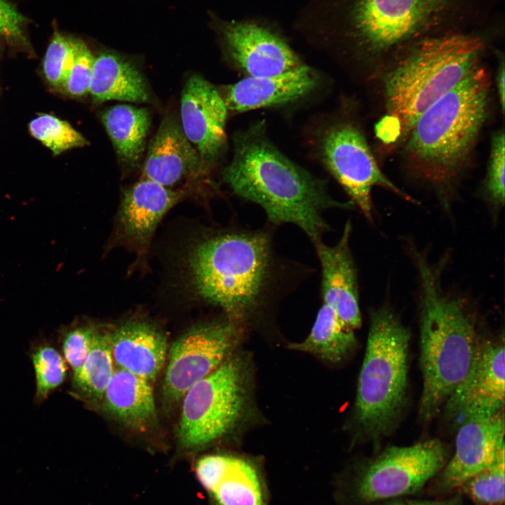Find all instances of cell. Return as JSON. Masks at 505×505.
Returning <instances> with one entry per match:
<instances>
[{
  "label": "cell",
  "instance_id": "obj_1",
  "mask_svg": "<svg viewBox=\"0 0 505 505\" xmlns=\"http://www.w3.org/2000/svg\"><path fill=\"white\" fill-rule=\"evenodd\" d=\"M315 28L358 61L387 60L418 40L480 31L497 0H318Z\"/></svg>",
  "mask_w": 505,
  "mask_h": 505
},
{
  "label": "cell",
  "instance_id": "obj_2",
  "mask_svg": "<svg viewBox=\"0 0 505 505\" xmlns=\"http://www.w3.org/2000/svg\"><path fill=\"white\" fill-rule=\"evenodd\" d=\"M490 29L427 37L388 60L383 79L385 112L375 125L382 144L403 143L417 119L480 66Z\"/></svg>",
  "mask_w": 505,
  "mask_h": 505
},
{
  "label": "cell",
  "instance_id": "obj_3",
  "mask_svg": "<svg viewBox=\"0 0 505 505\" xmlns=\"http://www.w3.org/2000/svg\"><path fill=\"white\" fill-rule=\"evenodd\" d=\"M222 180L238 196L263 208L275 224L299 227L314 242L327 229L323 212L349 208L328 194L325 182L294 163L270 140L264 121L238 132Z\"/></svg>",
  "mask_w": 505,
  "mask_h": 505
},
{
  "label": "cell",
  "instance_id": "obj_4",
  "mask_svg": "<svg viewBox=\"0 0 505 505\" xmlns=\"http://www.w3.org/2000/svg\"><path fill=\"white\" fill-rule=\"evenodd\" d=\"M490 92L488 73L480 65L417 119L403 142L409 171L443 200L471 159L487 119Z\"/></svg>",
  "mask_w": 505,
  "mask_h": 505
},
{
  "label": "cell",
  "instance_id": "obj_5",
  "mask_svg": "<svg viewBox=\"0 0 505 505\" xmlns=\"http://www.w3.org/2000/svg\"><path fill=\"white\" fill-rule=\"evenodd\" d=\"M414 258L421 286L419 415L429 421L467 375L480 343L463 299L443 290L438 268L422 255Z\"/></svg>",
  "mask_w": 505,
  "mask_h": 505
},
{
  "label": "cell",
  "instance_id": "obj_6",
  "mask_svg": "<svg viewBox=\"0 0 505 505\" xmlns=\"http://www.w3.org/2000/svg\"><path fill=\"white\" fill-rule=\"evenodd\" d=\"M187 266L196 294L239 320L256 307L268 283L269 240L259 232L210 236L191 249Z\"/></svg>",
  "mask_w": 505,
  "mask_h": 505
},
{
  "label": "cell",
  "instance_id": "obj_7",
  "mask_svg": "<svg viewBox=\"0 0 505 505\" xmlns=\"http://www.w3.org/2000/svg\"><path fill=\"white\" fill-rule=\"evenodd\" d=\"M410 335L388 307L371 314L354 406V419L370 439L386 436L404 408Z\"/></svg>",
  "mask_w": 505,
  "mask_h": 505
},
{
  "label": "cell",
  "instance_id": "obj_8",
  "mask_svg": "<svg viewBox=\"0 0 505 505\" xmlns=\"http://www.w3.org/2000/svg\"><path fill=\"white\" fill-rule=\"evenodd\" d=\"M247 370L229 356L185 393L178 430L181 445L197 449L229 433L243 418L248 405Z\"/></svg>",
  "mask_w": 505,
  "mask_h": 505
},
{
  "label": "cell",
  "instance_id": "obj_9",
  "mask_svg": "<svg viewBox=\"0 0 505 505\" xmlns=\"http://www.w3.org/2000/svg\"><path fill=\"white\" fill-rule=\"evenodd\" d=\"M317 147L322 163L369 221H372L375 187L415 201L382 172L362 130L352 120L339 119L328 124L318 135Z\"/></svg>",
  "mask_w": 505,
  "mask_h": 505
},
{
  "label": "cell",
  "instance_id": "obj_10",
  "mask_svg": "<svg viewBox=\"0 0 505 505\" xmlns=\"http://www.w3.org/2000/svg\"><path fill=\"white\" fill-rule=\"evenodd\" d=\"M445 457L436 439L388 447L361 470L356 494L370 503L415 493L443 469Z\"/></svg>",
  "mask_w": 505,
  "mask_h": 505
},
{
  "label": "cell",
  "instance_id": "obj_11",
  "mask_svg": "<svg viewBox=\"0 0 505 505\" xmlns=\"http://www.w3.org/2000/svg\"><path fill=\"white\" fill-rule=\"evenodd\" d=\"M236 321H215L190 329L171 346L163 382L170 401L182 399L195 383L216 370L228 357L238 337Z\"/></svg>",
  "mask_w": 505,
  "mask_h": 505
},
{
  "label": "cell",
  "instance_id": "obj_12",
  "mask_svg": "<svg viewBox=\"0 0 505 505\" xmlns=\"http://www.w3.org/2000/svg\"><path fill=\"white\" fill-rule=\"evenodd\" d=\"M218 34L225 55L246 77H264L295 69L304 63L284 36L255 19L222 21Z\"/></svg>",
  "mask_w": 505,
  "mask_h": 505
},
{
  "label": "cell",
  "instance_id": "obj_13",
  "mask_svg": "<svg viewBox=\"0 0 505 505\" xmlns=\"http://www.w3.org/2000/svg\"><path fill=\"white\" fill-rule=\"evenodd\" d=\"M225 102L212 83L198 74L190 76L181 93L180 125L208 165L218 161L227 147Z\"/></svg>",
  "mask_w": 505,
  "mask_h": 505
},
{
  "label": "cell",
  "instance_id": "obj_14",
  "mask_svg": "<svg viewBox=\"0 0 505 505\" xmlns=\"http://www.w3.org/2000/svg\"><path fill=\"white\" fill-rule=\"evenodd\" d=\"M504 355L503 342L480 344L471 368L445 403L450 417L463 421L473 417L492 415L502 410Z\"/></svg>",
  "mask_w": 505,
  "mask_h": 505
},
{
  "label": "cell",
  "instance_id": "obj_15",
  "mask_svg": "<svg viewBox=\"0 0 505 505\" xmlns=\"http://www.w3.org/2000/svg\"><path fill=\"white\" fill-rule=\"evenodd\" d=\"M504 448V417L501 410L463 420L457 433L454 454L438 478L439 488H458L491 464Z\"/></svg>",
  "mask_w": 505,
  "mask_h": 505
},
{
  "label": "cell",
  "instance_id": "obj_16",
  "mask_svg": "<svg viewBox=\"0 0 505 505\" xmlns=\"http://www.w3.org/2000/svg\"><path fill=\"white\" fill-rule=\"evenodd\" d=\"M208 164L185 136L171 114L163 119L150 141L143 166V177L164 187L196 180L207 173Z\"/></svg>",
  "mask_w": 505,
  "mask_h": 505
},
{
  "label": "cell",
  "instance_id": "obj_17",
  "mask_svg": "<svg viewBox=\"0 0 505 505\" xmlns=\"http://www.w3.org/2000/svg\"><path fill=\"white\" fill-rule=\"evenodd\" d=\"M319 78L306 64L280 74L245 77L225 87L222 95L227 110L244 112L297 101L312 93Z\"/></svg>",
  "mask_w": 505,
  "mask_h": 505
},
{
  "label": "cell",
  "instance_id": "obj_18",
  "mask_svg": "<svg viewBox=\"0 0 505 505\" xmlns=\"http://www.w3.org/2000/svg\"><path fill=\"white\" fill-rule=\"evenodd\" d=\"M351 225L345 224L334 245L315 241L322 270L323 304L331 307L341 321L354 330L361 323L357 274L349 248Z\"/></svg>",
  "mask_w": 505,
  "mask_h": 505
},
{
  "label": "cell",
  "instance_id": "obj_19",
  "mask_svg": "<svg viewBox=\"0 0 505 505\" xmlns=\"http://www.w3.org/2000/svg\"><path fill=\"white\" fill-rule=\"evenodd\" d=\"M186 195L143 177L126 190L119 212L124 236L140 245L151 240L162 217Z\"/></svg>",
  "mask_w": 505,
  "mask_h": 505
},
{
  "label": "cell",
  "instance_id": "obj_20",
  "mask_svg": "<svg viewBox=\"0 0 505 505\" xmlns=\"http://www.w3.org/2000/svg\"><path fill=\"white\" fill-rule=\"evenodd\" d=\"M114 363L148 381L161 371L167 354V338L150 323L127 322L109 333Z\"/></svg>",
  "mask_w": 505,
  "mask_h": 505
},
{
  "label": "cell",
  "instance_id": "obj_21",
  "mask_svg": "<svg viewBox=\"0 0 505 505\" xmlns=\"http://www.w3.org/2000/svg\"><path fill=\"white\" fill-rule=\"evenodd\" d=\"M102 403L108 415L133 429L146 431L156 421L149 381L123 369L115 370Z\"/></svg>",
  "mask_w": 505,
  "mask_h": 505
},
{
  "label": "cell",
  "instance_id": "obj_22",
  "mask_svg": "<svg viewBox=\"0 0 505 505\" xmlns=\"http://www.w3.org/2000/svg\"><path fill=\"white\" fill-rule=\"evenodd\" d=\"M89 93L95 103L120 100L135 103L150 102L144 78L130 62L113 53L95 58Z\"/></svg>",
  "mask_w": 505,
  "mask_h": 505
},
{
  "label": "cell",
  "instance_id": "obj_23",
  "mask_svg": "<svg viewBox=\"0 0 505 505\" xmlns=\"http://www.w3.org/2000/svg\"><path fill=\"white\" fill-rule=\"evenodd\" d=\"M102 123L119 159L135 166L142 159L151 126L147 109L116 105L105 109Z\"/></svg>",
  "mask_w": 505,
  "mask_h": 505
},
{
  "label": "cell",
  "instance_id": "obj_24",
  "mask_svg": "<svg viewBox=\"0 0 505 505\" xmlns=\"http://www.w3.org/2000/svg\"><path fill=\"white\" fill-rule=\"evenodd\" d=\"M354 330L346 326L330 306L323 304L307 337L291 343V349L312 354L330 363L342 361L356 345Z\"/></svg>",
  "mask_w": 505,
  "mask_h": 505
},
{
  "label": "cell",
  "instance_id": "obj_25",
  "mask_svg": "<svg viewBox=\"0 0 505 505\" xmlns=\"http://www.w3.org/2000/svg\"><path fill=\"white\" fill-rule=\"evenodd\" d=\"M114 371L109 332L97 330L84 363L72 375L71 393L92 405L102 402Z\"/></svg>",
  "mask_w": 505,
  "mask_h": 505
},
{
  "label": "cell",
  "instance_id": "obj_26",
  "mask_svg": "<svg viewBox=\"0 0 505 505\" xmlns=\"http://www.w3.org/2000/svg\"><path fill=\"white\" fill-rule=\"evenodd\" d=\"M212 494L219 505H265L257 468L238 457L232 456L225 476Z\"/></svg>",
  "mask_w": 505,
  "mask_h": 505
},
{
  "label": "cell",
  "instance_id": "obj_27",
  "mask_svg": "<svg viewBox=\"0 0 505 505\" xmlns=\"http://www.w3.org/2000/svg\"><path fill=\"white\" fill-rule=\"evenodd\" d=\"M504 448L487 466L466 480L458 489L476 505H503L505 497Z\"/></svg>",
  "mask_w": 505,
  "mask_h": 505
},
{
  "label": "cell",
  "instance_id": "obj_28",
  "mask_svg": "<svg viewBox=\"0 0 505 505\" xmlns=\"http://www.w3.org/2000/svg\"><path fill=\"white\" fill-rule=\"evenodd\" d=\"M31 358L36 376L34 400L41 403L64 382L67 368L61 354L48 344L35 347Z\"/></svg>",
  "mask_w": 505,
  "mask_h": 505
},
{
  "label": "cell",
  "instance_id": "obj_29",
  "mask_svg": "<svg viewBox=\"0 0 505 505\" xmlns=\"http://www.w3.org/2000/svg\"><path fill=\"white\" fill-rule=\"evenodd\" d=\"M29 128L32 135L55 155L88 144L87 140L68 122L50 114H42L35 118L29 123Z\"/></svg>",
  "mask_w": 505,
  "mask_h": 505
},
{
  "label": "cell",
  "instance_id": "obj_30",
  "mask_svg": "<svg viewBox=\"0 0 505 505\" xmlns=\"http://www.w3.org/2000/svg\"><path fill=\"white\" fill-rule=\"evenodd\" d=\"M75 57V39H67L57 32L49 43L44 60L43 73L54 88L62 89Z\"/></svg>",
  "mask_w": 505,
  "mask_h": 505
},
{
  "label": "cell",
  "instance_id": "obj_31",
  "mask_svg": "<svg viewBox=\"0 0 505 505\" xmlns=\"http://www.w3.org/2000/svg\"><path fill=\"white\" fill-rule=\"evenodd\" d=\"M97 330L91 325H73L64 330L61 335L64 358L71 367L73 375L84 363Z\"/></svg>",
  "mask_w": 505,
  "mask_h": 505
},
{
  "label": "cell",
  "instance_id": "obj_32",
  "mask_svg": "<svg viewBox=\"0 0 505 505\" xmlns=\"http://www.w3.org/2000/svg\"><path fill=\"white\" fill-rule=\"evenodd\" d=\"M505 140L504 130L495 133L491 140V149L485 180V189L492 203L497 207L504 203Z\"/></svg>",
  "mask_w": 505,
  "mask_h": 505
},
{
  "label": "cell",
  "instance_id": "obj_33",
  "mask_svg": "<svg viewBox=\"0 0 505 505\" xmlns=\"http://www.w3.org/2000/svg\"><path fill=\"white\" fill-rule=\"evenodd\" d=\"M95 57L81 40L75 39V57L62 88L67 94L79 97L89 93Z\"/></svg>",
  "mask_w": 505,
  "mask_h": 505
},
{
  "label": "cell",
  "instance_id": "obj_34",
  "mask_svg": "<svg viewBox=\"0 0 505 505\" xmlns=\"http://www.w3.org/2000/svg\"><path fill=\"white\" fill-rule=\"evenodd\" d=\"M232 456L211 454L201 457L196 464V473L202 485L210 492L218 486L231 464Z\"/></svg>",
  "mask_w": 505,
  "mask_h": 505
},
{
  "label": "cell",
  "instance_id": "obj_35",
  "mask_svg": "<svg viewBox=\"0 0 505 505\" xmlns=\"http://www.w3.org/2000/svg\"><path fill=\"white\" fill-rule=\"evenodd\" d=\"M24 17L6 0H0V35L11 42L24 41Z\"/></svg>",
  "mask_w": 505,
  "mask_h": 505
},
{
  "label": "cell",
  "instance_id": "obj_36",
  "mask_svg": "<svg viewBox=\"0 0 505 505\" xmlns=\"http://www.w3.org/2000/svg\"><path fill=\"white\" fill-rule=\"evenodd\" d=\"M498 67L496 75V85L501 112L504 111V58L503 53H497Z\"/></svg>",
  "mask_w": 505,
  "mask_h": 505
},
{
  "label": "cell",
  "instance_id": "obj_37",
  "mask_svg": "<svg viewBox=\"0 0 505 505\" xmlns=\"http://www.w3.org/2000/svg\"><path fill=\"white\" fill-rule=\"evenodd\" d=\"M408 505H462L460 499L452 498L445 500L430 501V500H415L410 501Z\"/></svg>",
  "mask_w": 505,
  "mask_h": 505
},
{
  "label": "cell",
  "instance_id": "obj_38",
  "mask_svg": "<svg viewBox=\"0 0 505 505\" xmlns=\"http://www.w3.org/2000/svg\"><path fill=\"white\" fill-rule=\"evenodd\" d=\"M387 505H408V504H404V503H400V502H397V501H396V502L390 503V504H387Z\"/></svg>",
  "mask_w": 505,
  "mask_h": 505
}]
</instances>
